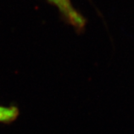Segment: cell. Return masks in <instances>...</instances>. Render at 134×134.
Listing matches in <instances>:
<instances>
[{
    "instance_id": "6da1fadb",
    "label": "cell",
    "mask_w": 134,
    "mask_h": 134,
    "mask_svg": "<svg viewBox=\"0 0 134 134\" xmlns=\"http://www.w3.org/2000/svg\"><path fill=\"white\" fill-rule=\"evenodd\" d=\"M61 11L70 24L77 29H82L86 23L85 19L73 8L70 0H49Z\"/></svg>"
},
{
    "instance_id": "7a4b0ae2",
    "label": "cell",
    "mask_w": 134,
    "mask_h": 134,
    "mask_svg": "<svg viewBox=\"0 0 134 134\" xmlns=\"http://www.w3.org/2000/svg\"><path fill=\"white\" fill-rule=\"evenodd\" d=\"M19 115V108L16 106L0 105V123L10 124L14 121Z\"/></svg>"
}]
</instances>
